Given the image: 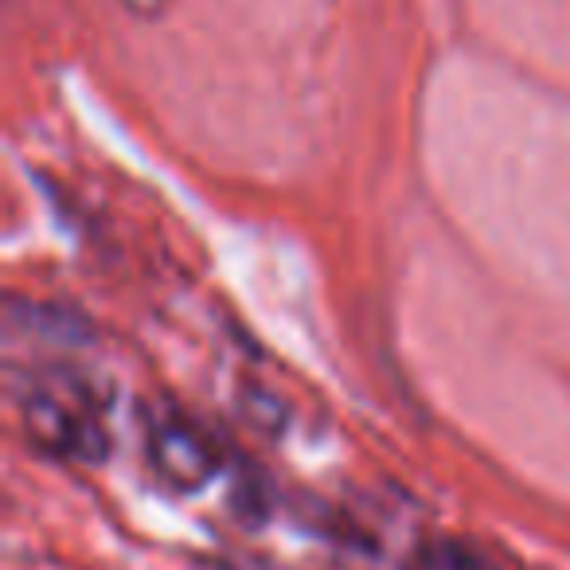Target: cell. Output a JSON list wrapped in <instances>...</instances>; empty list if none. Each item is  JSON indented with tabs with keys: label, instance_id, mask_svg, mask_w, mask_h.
Wrapping results in <instances>:
<instances>
[{
	"label": "cell",
	"instance_id": "obj_1",
	"mask_svg": "<svg viewBox=\"0 0 570 570\" xmlns=\"http://www.w3.org/2000/svg\"><path fill=\"white\" fill-rule=\"evenodd\" d=\"M28 445L63 465H98L110 453V395L71 356L28 360L17 380Z\"/></svg>",
	"mask_w": 570,
	"mask_h": 570
},
{
	"label": "cell",
	"instance_id": "obj_2",
	"mask_svg": "<svg viewBox=\"0 0 570 570\" xmlns=\"http://www.w3.org/2000/svg\"><path fill=\"white\" fill-rule=\"evenodd\" d=\"M141 453L153 476L173 492H199L223 473V453L215 438L176 406L141 411Z\"/></svg>",
	"mask_w": 570,
	"mask_h": 570
},
{
	"label": "cell",
	"instance_id": "obj_3",
	"mask_svg": "<svg viewBox=\"0 0 570 570\" xmlns=\"http://www.w3.org/2000/svg\"><path fill=\"white\" fill-rule=\"evenodd\" d=\"M118 4L134 12V17H160V12H165L173 0H118Z\"/></svg>",
	"mask_w": 570,
	"mask_h": 570
}]
</instances>
